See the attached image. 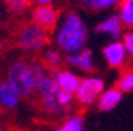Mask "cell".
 <instances>
[{"label":"cell","mask_w":133,"mask_h":131,"mask_svg":"<svg viewBox=\"0 0 133 131\" xmlns=\"http://www.w3.org/2000/svg\"><path fill=\"white\" fill-rule=\"evenodd\" d=\"M0 131H3V129H2V125H0Z\"/></svg>","instance_id":"23"},{"label":"cell","mask_w":133,"mask_h":131,"mask_svg":"<svg viewBox=\"0 0 133 131\" xmlns=\"http://www.w3.org/2000/svg\"><path fill=\"white\" fill-rule=\"evenodd\" d=\"M3 49V45H2V42H0V50H2Z\"/></svg>","instance_id":"22"},{"label":"cell","mask_w":133,"mask_h":131,"mask_svg":"<svg viewBox=\"0 0 133 131\" xmlns=\"http://www.w3.org/2000/svg\"><path fill=\"white\" fill-rule=\"evenodd\" d=\"M57 92H58V86L54 81L50 70L45 73L41 81L37 84L36 94L39 96V102H41L42 110L50 117H65L66 110H63L60 105L57 104Z\"/></svg>","instance_id":"3"},{"label":"cell","mask_w":133,"mask_h":131,"mask_svg":"<svg viewBox=\"0 0 133 131\" xmlns=\"http://www.w3.org/2000/svg\"><path fill=\"white\" fill-rule=\"evenodd\" d=\"M32 21L36 24L42 26L44 29L52 31L58 23V10L55 6H52V3L49 5H37L31 13Z\"/></svg>","instance_id":"7"},{"label":"cell","mask_w":133,"mask_h":131,"mask_svg":"<svg viewBox=\"0 0 133 131\" xmlns=\"http://www.w3.org/2000/svg\"><path fill=\"white\" fill-rule=\"evenodd\" d=\"M117 88L122 92H131L133 91V70H127L117 79Z\"/></svg>","instance_id":"17"},{"label":"cell","mask_w":133,"mask_h":131,"mask_svg":"<svg viewBox=\"0 0 133 131\" xmlns=\"http://www.w3.org/2000/svg\"><path fill=\"white\" fill-rule=\"evenodd\" d=\"M5 5L11 13H23L29 5V0H5Z\"/></svg>","instance_id":"18"},{"label":"cell","mask_w":133,"mask_h":131,"mask_svg":"<svg viewBox=\"0 0 133 131\" xmlns=\"http://www.w3.org/2000/svg\"><path fill=\"white\" fill-rule=\"evenodd\" d=\"M122 96L123 92L117 86L115 88H109V89H104L101 96L97 97V108L101 110V112H110V110H114L118 104L122 100Z\"/></svg>","instance_id":"11"},{"label":"cell","mask_w":133,"mask_h":131,"mask_svg":"<svg viewBox=\"0 0 133 131\" xmlns=\"http://www.w3.org/2000/svg\"><path fill=\"white\" fill-rule=\"evenodd\" d=\"M19 100H21V97H19V94L16 92L15 88L8 81L5 79L0 83V107L5 110L16 108Z\"/></svg>","instance_id":"12"},{"label":"cell","mask_w":133,"mask_h":131,"mask_svg":"<svg viewBox=\"0 0 133 131\" xmlns=\"http://www.w3.org/2000/svg\"><path fill=\"white\" fill-rule=\"evenodd\" d=\"M117 13L125 28L133 29V0H122Z\"/></svg>","instance_id":"13"},{"label":"cell","mask_w":133,"mask_h":131,"mask_svg":"<svg viewBox=\"0 0 133 131\" xmlns=\"http://www.w3.org/2000/svg\"><path fill=\"white\" fill-rule=\"evenodd\" d=\"M50 73H52V76H54V81L58 86V89L75 94V91L79 86V81H81V78H79L75 71H71V70H58L57 68V70H50Z\"/></svg>","instance_id":"10"},{"label":"cell","mask_w":133,"mask_h":131,"mask_svg":"<svg viewBox=\"0 0 133 131\" xmlns=\"http://www.w3.org/2000/svg\"><path fill=\"white\" fill-rule=\"evenodd\" d=\"M120 41L123 44L125 50H127L128 57H133V29H128L127 32H123L122 37H120Z\"/></svg>","instance_id":"19"},{"label":"cell","mask_w":133,"mask_h":131,"mask_svg":"<svg viewBox=\"0 0 133 131\" xmlns=\"http://www.w3.org/2000/svg\"><path fill=\"white\" fill-rule=\"evenodd\" d=\"M47 41H49V31L44 29L42 26L36 24L34 21L23 26L16 36L18 47L24 52H29V54L42 50L45 47V44H47Z\"/></svg>","instance_id":"4"},{"label":"cell","mask_w":133,"mask_h":131,"mask_svg":"<svg viewBox=\"0 0 133 131\" xmlns=\"http://www.w3.org/2000/svg\"><path fill=\"white\" fill-rule=\"evenodd\" d=\"M102 55H104L105 63H107L110 68H122L128 60V54H127V50H125L120 39L109 42L102 49Z\"/></svg>","instance_id":"6"},{"label":"cell","mask_w":133,"mask_h":131,"mask_svg":"<svg viewBox=\"0 0 133 131\" xmlns=\"http://www.w3.org/2000/svg\"><path fill=\"white\" fill-rule=\"evenodd\" d=\"M83 5L88 10H94V11H101V10H109L118 6L122 0H81Z\"/></svg>","instance_id":"14"},{"label":"cell","mask_w":133,"mask_h":131,"mask_svg":"<svg viewBox=\"0 0 133 131\" xmlns=\"http://www.w3.org/2000/svg\"><path fill=\"white\" fill-rule=\"evenodd\" d=\"M50 131H62V128H54V129H50Z\"/></svg>","instance_id":"21"},{"label":"cell","mask_w":133,"mask_h":131,"mask_svg":"<svg viewBox=\"0 0 133 131\" xmlns=\"http://www.w3.org/2000/svg\"><path fill=\"white\" fill-rule=\"evenodd\" d=\"M105 89V84L99 76H86L81 78L79 86L75 91V102H78L81 107H89L96 104L97 97Z\"/></svg>","instance_id":"5"},{"label":"cell","mask_w":133,"mask_h":131,"mask_svg":"<svg viewBox=\"0 0 133 131\" xmlns=\"http://www.w3.org/2000/svg\"><path fill=\"white\" fill-rule=\"evenodd\" d=\"M60 128L62 131H84V121L79 115H73L63 121V125Z\"/></svg>","instance_id":"16"},{"label":"cell","mask_w":133,"mask_h":131,"mask_svg":"<svg viewBox=\"0 0 133 131\" xmlns=\"http://www.w3.org/2000/svg\"><path fill=\"white\" fill-rule=\"evenodd\" d=\"M63 58H62V52L58 49H49L44 52V65L49 70H57L62 65Z\"/></svg>","instance_id":"15"},{"label":"cell","mask_w":133,"mask_h":131,"mask_svg":"<svg viewBox=\"0 0 133 131\" xmlns=\"http://www.w3.org/2000/svg\"><path fill=\"white\" fill-rule=\"evenodd\" d=\"M54 32V42L63 54H73L86 47L89 37V29L84 19L75 11H68L58 19Z\"/></svg>","instance_id":"1"},{"label":"cell","mask_w":133,"mask_h":131,"mask_svg":"<svg viewBox=\"0 0 133 131\" xmlns=\"http://www.w3.org/2000/svg\"><path fill=\"white\" fill-rule=\"evenodd\" d=\"M65 63L70 65L71 68H76L79 71H92L94 70V58H92V52L89 49H79L73 54H66Z\"/></svg>","instance_id":"9"},{"label":"cell","mask_w":133,"mask_h":131,"mask_svg":"<svg viewBox=\"0 0 133 131\" xmlns=\"http://www.w3.org/2000/svg\"><path fill=\"white\" fill-rule=\"evenodd\" d=\"M49 71L47 67L37 62H28V60H18L11 63L6 73V81H8L15 91L19 94V97H29L36 94L37 84L41 78Z\"/></svg>","instance_id":"2"},{"label":"cell","mask_w":133,"mask_h":131,"mask_svg":"<svg viewBox=\"0 0 133 131\" xmlns=\"http://www.w3.org/2000/svg\"><path fill=\"white\" fill-rule=\"evenodd\" d=\"M36 5H49V3H52L54 0H32Z\"/></svg>","instance_id":"20"},{"label":"cell","mask_w":133,"mask_h":131,"mask_svg":"<svg viewBox=\"0 0 133 131\" xmlns=\"http://www.w3.org/2000/svg\"><path fill=\"white\" fill-rule=\"evenodd\" d=\"M123 23L120 16H118V13H110L109 16H105L104 19L97 23L96 26V32L99 34H105L109 36L112 41H117V39H120L122 34H123Z\"/></svg>","instance_id":"8"}]
</instances>
